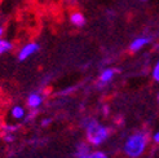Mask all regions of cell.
<instances>
[{
  "mask_svg": "<svg viewBox=\"0 0 159 158\" xmlns=\"http://www.w3.org/2000/svg\"><path fill=\"white\" fill-rule=\"evenodd\" d=\"M150 136L146 131H134L124 140L122 151L127 158H141L148 151Z\"/></svg>",
  "mask_w": 159,
  "mask_h": 158,
  "instance_id": "6da1fadb",
  "label": "cell"
},
{
  "mask_svg": "<svg viewBox=\"0 0 159 158\" xmlns=\"http://www.w3.org/2000/svg\"><path fill=\"white\" fill-rule=\"evenodd\" d=\"M85 141L91 146H101L105 144L110 136V128L98 119L89 118L84 123Z\"/></svg>",
  "mask_w": 159,
  "mask_h": 158,
  "instance_id": "7a4b0ae2",
  "label": "cell"
},
{
  "mask_svg": "<svg viewBox=\"0 0 159 158\" xmlns=\"http://www.w3.org/2000/svg\"><path fill=\"white\" fill-rule=\"evenodd\" d=\"M91 145L87 143H82L79 144L78 149H76V158H110L107 156L106 152L104 151H98V149H96V151H91Z\"/></svg>",
  "mask_w": 159,
  "mask_h": 158,
  "instance_id": "3957f363",
  "label": "cell"
},
{
  "mask_svg": "<svg viewBox=\"0 0 159 158\" xmlns=\"http://www.w3.org/2000/svg\"><path fill=\"white\" fill-rule=\"evenodd\" d=\"M39 51H40V45H39L38 42H27L18 49L17 57L20 61H26L33 56H35Z\"/></svg>",
  "mask_w": 159,
  "mask_h": 158,
  "instance_id": "277c9868",
  "label": "cell"
},
{
  "mask_svg": "<svg viewBox=\"0 0 159 158\" xmlns=\"http://www.w3.org/2000/svg\"><path fill=\"white\" fill-rule=\"evenodd\" d=\"M44 102V95L40 91H33L26 99V106L30 110H38Z\"/></svg>",
  "mask_w": 159,
  "mask_h": 158,
  "instance_id": "5b68a950",
  "label": "cell"
},
{
  "mask_svg": "<svg viewBox=\"0 0 159 158\" xmlns=\"http://www.w3.org/2000/svg\"><path fill=\"white\" fill-rule=\"evenodd\" d=\"M150 43H152V36L149 35H140L137 38H134L133 40L129 43V47L128 49L129 52L132 53H136V52H140L145 48V47H148Z\"/></svg>",
  "mask_w": 159,
  "mask_h": 158,
  "instance_id": "8992f818",
  "label": "cell"
},
{
  "mask_svg": "<svg viewBox=\"0 0 159 158\" xmlns=\"http://www.w3.org/2000/svg\"><path fill=\"white\" fill-rule=\"evenodd\" d=\"M116 75V70L114 67H106L101 72L100 77H98V84L105 87V86H109L111 82L114 81V78Z\"/></svg>",
  "mask_w": 159,
  "mask_h": 158,
  "instance_id": "52a82bcc",
  "label": "cell"
},
{
  "mask_svg": "<svg viewBox=\"0 0 159 158\" xmlns=\"http://www.w3.org/2000/svg\"><path fill=\"white\" fill-rule=\"evenodd\" d=\"M11 117L14 121H22L26 118V108L23 105L16 104L11 108Z\"/></svg>",
  "mask_w": 159,
  "mask_h": 158,
  "instance_id": "ba28073f",
  "label": "cell"
},
{
  "mask_svg": "<svg viewBox=\"0 0 159 158\" xmlns=\"http://www.w3.org/2000/svg\"><path fill=\"white\" fill-rule=\"evenodd\" d=\"M69 20H70L71 25L75 26V27H83L85 25V16L79 11H75V12L71 13Z\"/></svg>",
  "mask_w": 159,
  "mask_h": 158,
  "instance_id": "9c48e42d",
  "label": "cell"
},
{
  "mask_svg": "<svg viewBox=\"0 0 159 158\" xmlns=\"http://www.w3.org/2000/svg\"><path fill=\"white\" fill-rule=\"evenodd\" d=\"M13 43L9 40V39H7V38H2L0 39V57L4 56V54L7 53H9L13 51Z\"/></svg>",
  "mask_w": 159,
  "mask_h": 158,
  "instance_id": "30bf717a",
  "label": "cell"
},
{
  "mask_svg": "<svg viewBox=\"0 0 159 158\" xmlns=\"http://www.w3.org/2000/svg\"><path fill=\"white\" fill-rule=\"evenodd\" d=\"M152 78H153V81L159 83V58L155 61V64L152 69Z\"/></svg>",
  "mask_w": 159,
  "mask_h": 158,
  "instance_id": "8fae6325",
  "label": "cell"
},
{
  "mask_svg": "<svg viewBox=\"0 0 159 158\" xmlns=\"http://www.w3.org/2000/svg\"><path fill=\"white\" fill-rule=\"evenodd\" d=\"M153 141H154L155 144L159 145V130H157V131L154 132V135H153Z\"/></svg>",
  "mask_w": 159,
  "mask_h": 158,
  "instance_id": "7c38bea8",
  "label": "cell"
},
{
  "mask_svg": "<svg viewBox=\"0 0 159 158\" xmlns=\"http://www.w3.org/2000/svg\"><path fill=\"white\" fill-rule=\"evenodd\" d=\"M4 34H5V29L3 25H0V39L4 38Z\"/></svg>",
  "mask_w": 159,
  "mask_h": 158,
  "instance_id": "4fadbf2b",
  "label": "cell"
},
{
  "mask_svg": "<svg viewBox=\"0 0 159 158\" xmlns=\"http://www.w3.org/2000/svg\"><path fill=\"white\" fill-rule=\"evenodd\" d=\"M51 122H52V119H51V118H47V119L42 121V124H43V126H48Z\"/></svg>",
  "mask_w": 159,
  "mask_h": 158,
  "instance_id": "5bb4252c",
  "label": "cell"
},
{
  "mask_svg": "<svg viewBox=\"0 0 159 158\" xmlns=\"http://www.w3.org/2000/svg\"><path fill=\"white\" fill-rule=\"evenodd\" d=\"M157 101H158V104H159V91H158V93H157Z\"/></svg>",
  "mask_w": 159,
  "mask_h": 158,
  "instance_id": "9a60e30c",
  "label": "cell"
},
{
  "mask_svg": "<svg viewBox=\"0 0 159 158\" xmlns=\"http://www.w3.org/2000/svg\"><path fill=\"white\" fill-rule=\"evenodd\" d=\"M140 2H148V0H140Z\"/></svg>",
  "mask_w": 159,
  "mask_h": 158,
  "instance_id": "2e32d148",
  "label": "cell"
},
{
  "mask_svg": "<svg viewBox=\"0 0 159 158\" xmlns=\"http://www.w3.org/2000/svg\"><path fill=\"white\" fill-rule=\"evenodd\" d=\"M158 49H159V45H158Z\"/></svg>",
  "mask_w": 159,
  "mask_h": 158,
  "instance_id": "e0dca14e",
  "label": "cell"
}]
</instances>
